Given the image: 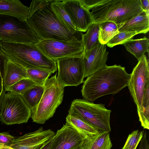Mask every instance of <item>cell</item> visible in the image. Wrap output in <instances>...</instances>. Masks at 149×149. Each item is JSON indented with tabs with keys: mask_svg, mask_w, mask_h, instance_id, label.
<instances>
[{
	"mask_svg": "<svg viewBox=\"0 0 149 149\" xmlns=\"http://www.w3.org/2000/svg\"><path fill=\"white\" fill-rule=\"evenodd\" d=\"M50 3L27 19L38 38L40 40L66 41L78 38L77 34L72 33L59 20L52 10Z\"/></svg>",
	"mask_w": 149,
	"mask_h": 149,
	"instance_id": "obj_4",
	"label": "cell"
},
{
	"mask_svg": "<svg viewBox=\"0 0 149 149\" xmlns=\"http://www.w3.org/2000/svg\"><path fill=\"white\" fill-rule=\"evenodd\" d=\"M86 138L65 124L55 133L50 149H72L81 145Z\"/></svg>",
	"mask_w": 149,
	"mask_h": 149,
	"instance_id": "obj_15",
	"label": "cell"
},
{
	"mask_svg": "<svg viewBox=\"0 0 149 149\" xmlns=\"http://www.w3.org/2000/svg\"><path fill=\"white\" fill-rule=\"evenodd\" d=\"M52 0H36L31 2L29 7L28 17H31L37 11L42 10L50 3Z\"/></svg>",
	"mask_w": 149,
	"mask_h": 149,
	"instance_id": "obj_31",
	"label": "cell"
},
{
	"mask_svg": "<svg viewBox=\"0 0 149 149\" xmlns=\"http://www.w3.org/2000/svg\"><path fill=\"white\" fill-rule=\"evenodd\" d=\"M130 75L120 65H106L84 81L82 95L84 99L93 102L105 95L115 94L127 86Z\"/></svg>",
	"mask_w": 149,
	"mask_h": 149,
	"instance_id": "obj_1",
	"label": "cell"
},
{
	"mask_svg": "<svg viewBox=\"0 0 149 149\" xmlns=\"http://www.w3.org/2000/svg\"><path fill=\"white\" fill-rule=\"evenodd\" d=\"M106 45L99 42L92 49L84 53L83 62L84 78L107 65L109 52L106 50Z\"/></svg>",
	"mask_w": 149,
	"mask_h": 149,
	"instance_id": "obj_14",
	"label": "cell"
},
{
	"mask_svg": "<svg viewBox=\"0 0 149 149\" xmlns=\"http://www.w3.org/2000/svg\"><path fill=\"white\" fill-rule=\"evenodd\" d=\"M40 40L27 20L0 14V41L36 44Z\"/></svg>",
	"mask_w": 149,
	"mask_h": 149,
	"instance_id": "obj_6",
	"label": "cell"
},
{
	"mask_svg": "<svg viewBox=\"0 0 149 149\" xmlns=\"http://www.w3.org/2000/svg\"><path fill=\"white\" fill-rule=\"evenodd\" d=\"M143 134V131L138 130L134 131L128 135L122 149H136Z\"/></svg>",
	"mask_w": 149,
	"mask_h": 149,
	"instance_id": "obj_30",
	"label": "cell"
},
{
	"mask_svg": "<svg viewBox=\"0 0 149 149\" xmlns=\"http://www.w3.org/2000/svg\"><path fill=\"white\" fill-rule=\"evenodd\" d=\"M83 56L68 57L56 61L58 83L64 88L77 86L84 82V78Z\"/></svg>",
	"mask_w": 149,
	"mask_h": 149,
	"instance_id": "obj_10",
	"label": "cell"
},
{
	"mask_svg": "<svg viewBox=\"0 0 149 149\" xmlns=\"http://www.w3.org/2000/svg\"><path fill=\"white\" fill-rule=\"evenodd\" d=\"M51 8L59 20L72 33H78L63 6L61 0H52Z\"/></svg>",
	"mask_w": 149,
	"mask_h": 149,
	"instance_id": "obj_21",
	"label": "cell"
},
{
	"mask_svg": "<svg viewBox=\"0 0 149 149\" xmlns=\"http://www.w3.org/2000/svg\"><path fill=\"white\" fill-rule=\"evenodd\" d=\"M90 12L94 23L111 21L117 25L124 23L143 10L140 0H105Z\"/></svg>",
	"mask_w": 149,
	"mask_h": 149,
	"instance_id": "obj_3",
	"label": "cell"
},
{
	"mask_svg": "<svg viewBox=\"0 0 149 149\" xmlns=\"http://www.w3.org/2000/svg\"><path fill=\"white\" fill-rule=\"evenodd\" d=\"M28 78L36 85L44 86L49 77L52 73L51 72L40 69L30 68L26 69Z\"/></svg>",
	"mask_w": 149,
	"mask_h": 149,
	"instance_id": "obj_26",
	"label": "cell"
},
{
	"mask_svg": "<svg viewBox=\"0 0 149 149\" xmlns=\"http://www.w3.org/2000/svg\"><path fill=\"white\" fill-rule=\"evenodd\" d=\"M119 33L117 25L111 21H106L99 25V41L103 45L106 44Z\"/></svg>",
	"mask_w": 149,
	"mask_h": 149,
	"instance_id": "obj_24",
	"label": "cell"
},
{
	"mask_svg": "<svg viewBox=\"0 0 149 149\" xmlns=\"http://www.w3.org/2000/svg\"><path fill=\"white\" fill-rule=\"evenodd\" d=\"M29 10V7L24 6L19 0H0V14L27 20Z\"/></svg>",
	"mask_w": 149,
	"mask_h": 149,
	"instance_id": "obj_19",
	"label": "cell"
},
{
	"mask_svg": "<svg viewBox=\"0 0 149 149\" xmlns=\"http://www.w3.org/2000/svg\"><path fill=\"white\" fill-rule=\"evenodd\" d=\"M117 26L119 32L132 31L138 34H146L149 30V15L143 11L136 16Z\"/></svg>",
	"mask_w": 149,
	"mask_h": 149,
	"instance_id": "obj_18",
	"label": "cell"
},
{
	"mask_svg": "<svg viewBox=\"0 0 149 149\" xmlns=\"http://www.w3.org/2000/svg\"><path fill=\"white\" fill-rule=\"evenodd\" d=\"M93 137L86 138L81 145L72 149H88Z\"/></svg>",
	"mask_w": 149,
	"mask_h": 149,
	"instance_id": "obj_35",
	"label": "cell"
},
{
	"mask_svg": "<svg viewBox=\"0 0 149 149\" xmlns=\"http://www.w3.org/2000/svg\"><path fill=\"white\" fill-rule=\"evenodd\" d=\"M36 85L35 83L30 79H24L16 82L5 91L22 96L26 91Z\"/></svg>",
	"mask_w": 149,
	"mask_h": 149,
	"instance_id": "obj_27",
	"label": "cell"
},
{
	"mask_svg": "<svg viewBox=\"0 0 149 149\" xmlns=\"http://www.w3.org/2000/svg\"><path fill=\"white\" fill-rule=\"evenodd\" d=\"M109 132L100 133L94 136L88 149H111L112 147Z\"/></svg>",
	"mask_w": 149,
	"mask_h": 149,
	"instance_id": "obj_25",
	"label": "cell"
},
{
	"mask_svg": "<svg viewBox=\"0 0 149 149\" xmlns=\"http://www.w3.org/2000/svg\"><path fill=\"white\" fill-rule=\"evenodd\" d=\"M0 52L5 58L26 70L38 68L52 73L57 70L56 61L45 55L36 44L0 41Z\"/></svg>",
	"mask_w": 149,
	"mask_h": 149,
	"instance_id": "obj_2",
	"label": "cell"
},
{
	"mask_svg": "<svg viewBox=\"0 0 149 149\" xmlns=\"http://www.w3.org/2000/svg\"><path fill=\"white\" fill-rule=\"evenodd\" d=\"M0 99V120L7 125L27 122L31 111L21 95L8 92Z\"/></svg>",
	"mask_w": 149,
	"mask_h": 149,
	"instance_id": "obj_8",
	"label": "cell"
},
{
	"mask_svg": "<svg viewBox=\"0 0 149 149\" xmlns=\"http://www.w3.org/2000/svg\"><path fill=\"white\" fill-rule=\"evenodd\" d=\"M0 149H15L8 146L5 145H0Z\"/></svg>",
	"mask_w": 149,
	"mask_h": 149,
	"instance_id": "obj_39",
	"label": "cell"
},
{
	"mask_svg": "<svg viewBox=\"0 0 149 149\" xmlns=\"http://www.w3.org/2000/svg\"><path fill=\"white\" fill-rule=\"evenodd\" d=\"M140 141V146L139 149H149V145L147 139V134L146 132Z\"/></svg>",
	"mask_w": 149,
	"mask_h": 149,
	"instance_id": "obj_34",
	"label": "cell"
},
{
	"mask_svg": "<svg viewBox=\"0 0 149 149\" xmlns=\"http://www.w3.org/2000/svg\"><path fill=\"white\" fill-rule=\"evenodd\" d=\"M1 56L0 57V59H1ZM5 91L3 85V77L1 74L0 66V99Z\"/></svg>",
	"mask_w": 149,
	"mask_h": 149,
	"instance_id": "obj_37",
	"label": "cell"
},
{
	"mask_svg": "<svg viewBox=\"0 0 149 149\" xmlns=\"http://www.w3.org/2000/svg\"><path fill=\"white\" fill-rule=\"evenodd\" d=\"M2 55L3 57V85L5 91L19 81L29 78L25 69Z\"/></svg>",
	"mask_w": 149,
	"mask_h": 149,
	"instance_id": "obj_16",
	"label": "cell"
},
{
	"mask_svg": "<svg viewBox=\"0 0 149 149\" xmlns=\"http://www.w3.org/2000/svg\"><path fill=\"white\" fill-rule=\"evenodd\" d=\"M52 130L40 127L33 132L15 138L8 146L15 149H41L54 137Z\"/></svg>",
	"mask_w": 149,
	"mask_h": 149,
	"instance_id": "obj_12",
	"label": "cell"
},
{
	"mask_svg": "<svg viewBox=\"0 0 149 149\" xmlns=\"http://www.w3.org/2000/svg\"><path fill=\"white\" fill-rule=\"evenodd\" d=\"M44 92L38 104L31 111V117L34 122L44 124L52 117L61 103L64 89L58 82L56 74L48 78L44 85Z\"/></svg>",
	"mask_w": 149,
	"mask_h": 149,
	"instance_id": "obj_5",
	"label": "cell"
},
{
	"mask_svg": "<svg viewBox=\"0 0 149 149\" xmlns=\"http://www.w3.org/2000/svg\"><path fill=\"white\" fill-rule=\"evenodd\" d=\"M141 8L143 11L149 15V0H140Z\"/></svg>",
	"mask_w": 149,
	"mask_h": 149,
	"instance_id": "obj_36",
	"label": "cell"
},
{
	"mask_svg": "<svg viewBox=\"0 0 149 149\" xmlns=\"http://www.w3.org/2000/svg\"><path fill=\"white\" fill-rule=\"evenodd\" d=\"M149 85V61L144 54L134 68L127 86L137 110L141 107L145 91Z\"/></svg>",
	"mask_w": 149,
	"mask_h": 149,
	"instance_id": "obj_11",
	"label": "cell"
},
{
	"mask_svg": "<svg viewBox=\"0 0 149 149\" xmlns=\"http://www.w3.org/2000/svg\"><path fill=\"white\" fill-rule=\"evenodd\" d=\"M138 33L135 31H124L119 32L106 44L110 48L118 45H122L126 42L132 39Z\"/></svg>",
	"mask_w": 149,
	"mask_h": 149,
	"instance_id": "obj_28",
	"label": "cell"
},
{
	"mask_svg": "<svg viewBox=\"0 0 149 149\" xmlns=\"http://www.w3.org/2000/svg\"><path fill=\"white\" fill-rule=\"evenodd\" d=\"M111 111L102 104H95L85 99L72 102L68 112L76 114L98 130L100 132L111 131L110 124Z\"/></svg>",
	"mask_w": 149,
	"mask_h": 149,
	"instance_id": "obj_7",
	"label": "cell"
},
{
	"mask_svg": "<svg viewBox=\"0 0 149 149\" xmlns=\"http://www.w3.org/2000/svg\"><path fill=\"white\" fill-rule=\"evenodd\" d=\"M66 121V125L74 129L86 138L92 137L100 133L97 129L75 113L69 112Z\"/></svg>",
	"mask_w": 149,
	"mask_h": 149,
	"instance_id": "obj_17",
	"label": "cell"
},
{
	"mask_svg": "<svg viewBox=\"0 0 149 149\" xmlns=\"http://www.w3.org/2000/svg\"><path fill=\"white\" fill-rule=\"evenodd\" d=\"M36 45L47 57L56 61L68 57L81 56L84 52L82 41L78 38L68 41L41 40Z\"/></svg>",
	"mask_w": 149,
	"mask_h": 149,
	"instance_id": "obj_9",
	"label": "cell"
},
{
	"mask_svg": "<svg viewBox=\"0 0 149 149\" xmlns=\"http://www.w3.org/2000/svg\"><path fill=\"white\" fill-rule=\"evenodd\" d=\"M105 0H79L82 6L90 11L92 8L104 1Z\"/></svg>",
	"mask_w": 149,
	"mask_h": 149,
	"instance_id": "obj_32",
	"label": "cell"
},
{
	"mask_svg": "<svg viewBox=\"0 0 149 149\" xmlns=\"http://www.w3.org/2000/svg\"><path fill=\"white\" fill-rule=\"evenodd\" d=\"M44 86L36 85L29 88L22 95L23 99L31 111L39 103L42 95Z\"/></svg>",
	"mask_w": 149,
	"mask_h": 149,
	"instance_id": "obj_23",
	"label": "cell"
},
{
	"mask_svg": "<svg viewBox=\"0 0 149 149\" xmlns=\"http://www.w3.org/2000/svg\"><path fill=\"white\" fill-rule=\"evenodd\" d=\"M53 138L41 149H50L52 146Z\"/></svg>",
	"mask_w": 149,
	"mask_h": 149,
	"instance_id": "obj_38",
	"label": "cell"
},
{
	"mask_svg": "<svg viewBox=\"0 0 149 149\" xmlns=\"http://www.w3.org/2000/svg\"><path fill=\"white\" fill-rule=\"evenodd\" d=\"M126 50L134 55L139 61L146 52H149V39L143 38L131 39L123 44Z\"/></svg>",
	"mask_w": 149,
	"mask_h": 149,
	"instance_id": "obj_20",
	"label": "cell"
},
{
	"mask_svg": "<svg viewBox=\"0 0 149 149\" xmlns=\"http://www.w3.org/2000/svg\"><path fill=\"white\" fill-rule=\"evenodd\" d=\"M65 9L77 31L86 32L94 22L89 10L84 8L79 0H61Z\"/></svg>",
	"mask_w": 149,
	"mask_h": 149,
	"instance_id": "obj_13",
	"label": "cell"
},
{
	"mask_svg": "<svg viewBox=\"0 0 149 149\" xmlns=\"http://www.w3.org/2000/svg\"><path fill=\"white\" fill-rule=\"evenodd\" d=\"M137 111L140 120L145 122L149 121V86L145 91L141 107Z\"/></svg>",
	"mask_w": 149,
	"mask_h": 149,
	"instance_id": "obj_29",
	"label": "cell"
},
{
	"mask_svg": "<svg viewBox=\"0 0 149 149\" xmlns=\"http://www.w3.org/2000/svg\"><path fill=\"white\" fill-rule=\"evenodd\" d=\"M99 25L93 23L89 27L86 33L81 34V40L84 47V53L92 49L99 42Z\"/></svg>",
	"mask_w": 149,
	"mask_h": 149,
	"instance_id": "obj_22",
	"label": "cell"
},
{
	"mask_svg": "<svg viewBox=\"0 0 149 149\" xmlns=\"http://www.w3.org/2000/svg\"><path fill=\"white\" fill-rule=\"evenodd\" d=\"M15 138L7 132L0 133V145L8 146Z\"/></svg>",
	"mask_w": 149,
	"mask_h": 149,
	"instance_id": "obj_33",
	"label": "cell"
}]
</instances>
